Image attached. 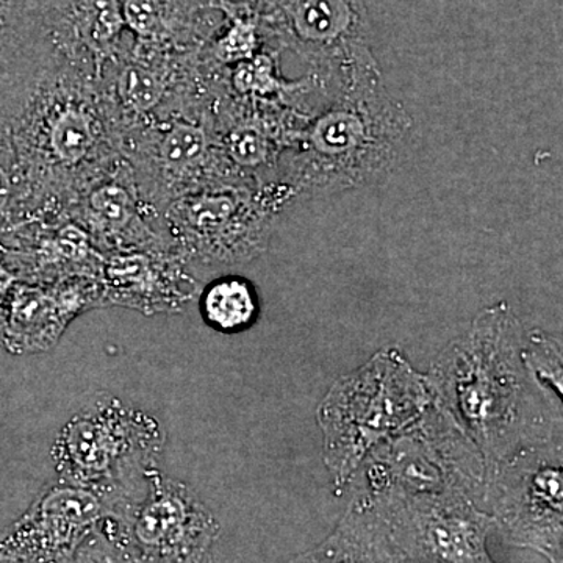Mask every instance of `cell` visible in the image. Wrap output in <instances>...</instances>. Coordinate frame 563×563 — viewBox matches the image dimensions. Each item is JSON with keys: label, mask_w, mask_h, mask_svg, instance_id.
Returning a JSON list of instances; mask_svg holds the SVG:
<instances>
[{"label": "cell", "mask_w": 563, "mask_h": 563, "mask_svg": "<svg viewBox=\"0 0 563 563\" xmlns=\"http://www.w3.org/2000/svg\"><path fill=\"white\" fill-rule=\"evenodd\" d=\"M328 80L332 101L307 124L288 165L295 195L329 196L384 184L412 140V117L388 91L377 60Z\"/></svg>", "instance_id": "cell-1"}, {"label": "cell", "mask_w": 563, "mask_h": 563, "mask_svg": "<svg viewBox=\"0 0 563 563\" xmlns=\"http://www.w3.org/2000/svg\"><path fill=\"white\" fill-rule=\"evenodd\" d=\"M165 443L154 417L99 393L63 426L51 455L58 479L101 493L117 518L158 470Z\"/></svg>", "instance_id": "cell-2"}, {"label": "cell", "mask_w": 563, "mask_h": 563, "mask_svg": "<svg viewBox=\"0 0 563 563\" xmlns=\"http://www.w3.org/2000/svg\"><path fill=\"white\" fill-rule=\"evenodd\" d=\"M92 84L99 81L79 70H57L11 129L25 196L40 185L66 184L101 168L109 139Z\"/></svg>", "instance_id": "cell-3"}, {"label": "cell", "mask_w": 563, "mask_h": 563, "mask_svg": "<svg viewBox=\"0 0 563 563\" xmlns=\"http://www.w3.org/2000/svg\"><path fill=\"white\" fill-rule=\"evenodd\" d=\"M263 33L324 79L376 60L366 0H252Z\"/></svg>", "instance_id": "cell-4"}, {"label": "cell", "mask_w": 563, "mask_h": 563, "mask_svg": "<svg viewBox=\"0 0 563 563\" xmlns=\"http://www.w3.org/2000/svg\"><path fill=\"white\" fill-rule=\"evenodd\" d=\"M111 525L136 563H210L221 532L192 488L161 470Z\"/></svg>", "instance_id": "cell-5"}, {"label": "cell", "mask_w": 563, "mask_h": 563, "mask_svg": "<svg viewBox=\"0 0 563 563\" xmlns=\"http://www.w3.org/2000/svg\"><path fill=\"white\" fill-rule=\"evenodd\" d=\"M169 243L185 262L228 265L255 257L266 246L272 214L242 192L203 191L174 203Z\"/></svg>", "instance_id": "cell-6"}, {"label": "cell", "mask_w": 563, "mask_h": 563, "mask_svg": "<svg viewBox=\"0 0 563 563\" xmlns=\"http://www.w3.org/2000/svg\"><path fill=\"white\" fill-rule=\"evenodd\" d=\"M111 517L113 507L101 493L55 481L0 533V555L25 563H69L77 548Z\"/></svg>", "instance_id": "cell-7"}, {"label": "cell", "mask_w": 563, "mask_h": 563, "mask_svg": "<svg viewBox=\"0 0 563 563\" xmlns=\"http://www.w3.org/2000/svg\"><path fill=\"white\" fill-rule=\"evenodd\" d=\"M393 547L415 563H495L485 548L495 520L459 499L413 503L383 518Z\"/></svg>", "instance_id": "cell-8"}, {"label": "cell", "mask_w": 563, "mask_h": 563, "mask_svg": "<svg viewBox=\"0 0 563 563\" xmlns=\"http://www.w3.org/2000/svg\"><path fill=\"white\" fill-rule=\"evenodd\" d=\"M58 70L47 0H0V133L11 129Z\"/></svg>", "instance_id": "cell-9"}, {"label": "cell", "mask_w": 563, "mask_h": 563, "mask_svg": "<svg viewBox=\"0 0 563 563\" xmlns=\"http://www.w3.org/2000/svg\"><path fill=\"white\" fill-rule=\"evenodd\" d=\"M47 22L58 69L80 70L98 81L133 43L122 0H47Z\"/></svg>", "instance_id": "cell-10"}, {"label": "cell", "mask_w": 563, "mask_h": 563, "mask_svg": "<svg viewBox=\"0 0 563 563\" xmlns=\"http://www.w3.org/2000/svg\"><path fill=\"white\" fill-rule=\"evenodd\" d=\"M187 262L173 246L118 251L102 265V303L146 314L176 313L196 296Z\"/></svg>", "instance_id": "cell-11"}, {"label": "cell", "mask_w": 563, "mask_h": 563, "mask_svg": "<svg viewBox=\"0 0 563 563\" xmlns=\"http://www.w3.org/2000/svg\"><path fill=\"white\" fill-rule=\"evenodd\" d=\"M95 306H102V287L95 279L65 280L55 287L14 280L0 344L14 354L51 350L69 322L81 310Z\"/></svg>", "instance_id": "cell-12"}, {"label": "cell", "mask_w": 563, "mask_h": 563, "mask_svg": "<svg viewBox=\"0 0 563 563\" xmlns=\"http://www.w3.org/2000/svg\"><path fill=\"white\" fill-rule=\"evenodd\" d=\"M122 16L135 43L174 54L202 51L222 22L211 0H122Z\"/></svg>", "instance_id": "cell-13"}, {"label": "cell", "mask_w": 563, "mask_h": 563, "mask_svg": "<svg viewBox=\"0 0 563 563\" xmlns=\"http://www.w3.org/2000/svg\"><path fill=\"white\" fill-rule=\"evenodd\" d=\"M291 563H402L383 518L351 515L331 539Z\"/></svg>", "instance_id": "cell-14"}, {"label": "cell", "mask_w": 563, "mask_h": 563, "mask_svg": "<svg viewBox=\"0 0 563 563\" xmlns=\"http://www.w3.org/2000/svg\"><path fill=\"white\" fill-rule=\"evenodd\" d=\"M199 312L214 331L232 335L247 331L261 317L257 288L242 276H221L199 295Z\"/></svg>", "instance_id": "cell-15"}, {"label": "cell", "mask_w": 563, "mask_h": 563, "mask_svg": "<svg viewBox=\"0 0 563 563\" xmlns=\"http://www.w3.org/2000/svg\"><path fill=\"white\" fill-rule=\"evenodd\" d=\"M209 139L201 125L176 121L163 124L146 143L147 158H154L155 169L174 180L190 179L209 157Z\"/></svg>", "instance_id": "cell-16"}, {"label": "cell", "mask_w": 563, "mask_h": 563, "mask_svg": "<svg viewBox=\"0 0 563 563\" xmlns=\"http://www.w3.org/2000/svg\"><path fill=\"white\" fill-rule=\"evenodd\" d=\"M69 563H136L109 518L77 548Z\"/></svg>", "instance_id": "cell-17"}, {"label": "cell", "mask_w": 563, "mask_h": 563, "mask_svg": "<svg viewBox=\"0 0 563 563\" xmlns=\"http://www.w3.org/2000/svg\"><path fill=\"white\" fill-rule=\"evenodd\" d=\"M14 284V274L7 268L3 263H0V332H2L3 314H5L7 301L11 287Z\"/></svg>", "instance_id": "cell-18"}]
</instances>
